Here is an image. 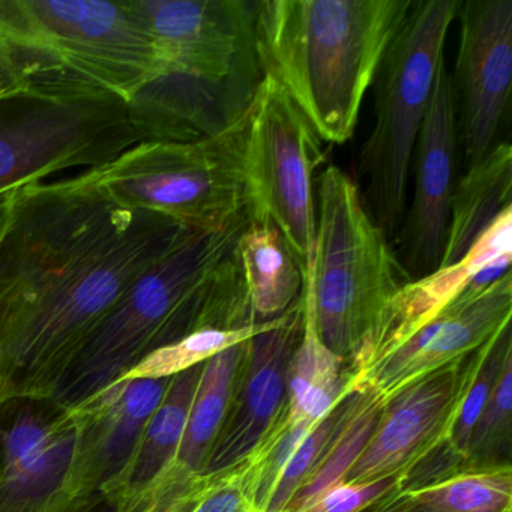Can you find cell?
<instances>
[{
	"instance_id": "cell-1",
	"label": "cell",
	"mask_w": 512,
	"mask_h": 512,
	"mask_svg": "<svg viewBox=\"0 0 512 512\" xmlns=\"http://www.w3.org/2000/svg\"><path fill=\"white\" fill-rule=\"evenodd\" d=\"M196 230L119 202L98 169L13 190L0 238V407L53 400L128 287Z\"/></svg>"
},
{
	"instance_id": "cell-2",
	"label": "cell",
	"mask_w": 512,
	"mask_h": 512,
	"mask_svg": "<svg viewBox=\"0 0 512 512\" xmlns=\"http://www.w3.org/2000/svg\"><path fill=\"white\" fill-rule=\"evenodd\" d=\"M413 0H260L256 41L320 140L352 139L362 101Z\"/></svg>"
},
{
	"instance_id": "cell-3",
	"label": "cell",
	"mask_w": 512,
	"mask_h": 512,
	"mask_svg": "<svg viewBox=\"0 0 512 512\" xmlns=\"http://www.w3.org/2000/svg\"><path fill=\"white\" fill-rule=\"evenodd\" d=\"M166 73L134 0H0V91L104 92L130 103Z\"/></svg>"
},
{
	"instance_id": "cell-4",
	"label": "cell",
	"mask_w": 512,
	"mask_h": 512,
	"mask_svg": "<svg viewBox=\"0 0 512 512\" xmlns=\"http://www.w3.org/2000/svg\"><path fill=\"white\" fill-rule=\"evenodd\" d=\"M248 221L196 230L140 275L95 329L52 401L73 409L158 347L197 331L212 281Z\"/></svg>"
},
{
	"instance_id": "cell-5",
	"label": "cell",
	"mask_w": 512,
	"mask_h": 512,
	"mask_svg": "<svg viewBox=\"0 0 512 512\" xmlns=\"http://www.w3.org/2000/svg\"><path fill=\"white\" fill-rule=\"evenodd\" d=\"M461 0H413L377 70L374 127L359 154L362 202L388 236L403 224L419 131Z\"/></svg>"
},
{
	"instance_id": "cell-6",
	"label": "cell",
	"mask_w": 512,
	"mask_h": 512,
	"mask_svg": "<svg viewBox=\"0 0 512 512\" xmlns=\"http://www.w3.org/2000/svg\"><path fill=\"white\" fill-rule=\"evenodd\" d=\"M317 199L316 256L310 266L317 332L347 362L392 296L412 280L368 215L358 185L340 167L323 170Z\"/></svg>"
},
{
	"instance_id": "cell-7",
	"label": "cell",
	"mask_w": 512,
	"mask_h": 512,
	"mask_svg": "<svg viewBox=\"0 0 512 512\" xmlns=\"http://www.w3.org/2000/svg\"><path fill=\"white\" fill-rule=\"evenodd\" d=\"M250 109L215 136L137 143L98 169L101 184L131 208L193 229H227L247 221L253 211L247 173Z\"/></svg>"
},
{
	"instance_id": "cell-8",
	"label": "cell",
	"mask_w": 512,
	"mask_h": 512,
	"mask_svg": "<svg viewBox=\"0 0 512 512\" xmlns=\"http://www.w3.org/2000/svg\"><path fill=\"white\" fill-rule=\"evenodd\" d=\"M137 143L130 104L116 95L0 91V194L64 170L101 169Z\"/></svg>"
},
{
	"instance_id": "cell-9",
	"label": "cell",
	"mask_w": 512,
	"mask_h": 512,
	"mask_svg": "<svg viewBox=\"0 0 512 512\" xmlns=\"http://www.w3.org/2000/svg\"><path fill=\"white\" fill-rule=\"evenodd\" d=\"M322 140L274 77L263 74L250 109L247 173L253 211L281 230L304 272L314 265V173Z\"/></svg>"
},
{
	"instance_id": "cell-10",
	"label": "cell",
	"mask_w": 512,
	"mask_h": 512,
	"mask_svg": "<svg viewBox=\"0 0 512 512\" xmlns=\"http://www.w3.org/2000/svg\"><path fill=\"white\" fill-rule=\"evenodd\" d=\"M77 427L73 412L52 400L0 407V512H98L71 493Z\"/></svg>"
},
{
	"instance_id": "cell-11",
	"label": "cell",
	"mask_w": 512,
	"mask_h": 512,
	"mask_svg": "<svg viewBox=\"0 0 512 512\" xmlns=\"http://www.w3.org/2000/svg\"><path fill=\"white\" fill-rule=\"evenodd\" d=\"M484 346L406 383L383 400L373 433L341 482L365 484L401 476L448 442Z\"/></svg>"
},
{
	"instance_id": "cell-12",
	"label": "cell",
	"mask_w": 512,
	"mask_h": 512,
	"mask_svg": "<svg viewBox=\"0 0 512 512\" xmlns=\"http://www.w3.org/2000/svg\"><path fill=\"white\" fill-rule=\"evenodd\" d=\"M460 44L451 77L458 142L467 169L494 146L512 82V0L461 2Z\"/></svg>"
},
{
	"instance_id": "cell-13",
	"label": "cell",
	"mask_w": 512,
	"mask_h": 512,
	"mask_svg": "<svg viewBox=\"0 0 512 512\" xmlns=\"http://www.w3.org/2000/svg\"><path fill=\"white\" fill-rule=\"evenodd\" d=\"M302 329L301 296L277 325L247 341L226 418L200 476L220 475L244 463L289 412L287 368L301 340Z\"/></svg>"
},
{
	"instance_id": "cell-14",
	"label": "cell",
	"mask_w": 512,
	"mask_h": 512,
	"mask_svg": "<svg viewBox=\"0 0 512 512\" xmlns=\"http://www.w3.org/2000/svg\"><path fill=\"white\" fill-rule=\"evenodd\" d=\"M457 148V110L451 76L443 62L413 152L415 191L398 238V260L412 281L439 268L455 187Z\"/></svg>"
},
{
	"instance_id": "cell-15",
	"label": "cell",
	"mask_w": 512,
	"mask_h": 512,
	"mask_svg": "<svg viewBox=\"0 0 512 512\" xmlns=\"http://www.w3.org/2000/svg\"><path fill=\"white\" fill-rule=\"evenodd\" d=\"M170 380L121 379L71 409L77 427L71 493L80 505H104V491L130 463Z\"/></svg>"
},
{
	"instance_id": "cell-16",
	"label": "cell",
	"mask_w": 512,
	"mask_h": 512,
	"mask_svg": "<svg viewBox=\"0 0 512 512\" xmlns=\"http://www.w3.org/2000/svg\"><path fill=\"white\" fill-rule=\"evenodd\" d=\"M512 314L511 272L473 301L458 296L394 352L353 377L350 386L386 400L406 383L484 346Z\"/></svg>"
},
{
	"instance_id": "cell-17",
	"label": "cell",
	"mask_w": 512,
	"mask_h": 512,
	"mask_svg": "<svg viewBox=\"0 0 512 512\" xmlns=\"http://www.w3.org/2000/svg\"><path fill=\"white\" fill-rule=\"evenodd\" d=\"M506 254H512V208L491 223L463 259L410 281L392 296L346 362L349 379L364 373L436 319L482 268Z\"/></svg>"
},
{
	"instance_id": "cell-18",
	"label": "cell",
	"mask_w": 512,
	"mask_h": 512,
	"mask_svg": "<svg viewBox=\"0 0 512 512\" xmlns=\"http://www.w3.org/2000/svg\"><path fill=\"white\" fill-rule=\"evenodd\" d=\"M235 254L254 322L280 319L298 304L304 269L271 218L251 214L236 242Z\"/></svg>"
},
{
	"instance_id": "cell-19",
	"label": "cell",
	"mask_w": 512,
	"mask_h": 512,
	"mask_svg": "<svg viewBox=\"0 0 512 512\" xmlns=\"http://www.w3.org/2000/svg\"><path fill=\"white\" fill-rule=\"evenodd\" d=\"M508 208H512V149L509 143H497L455 182L439 268L463 259Z\"/></svg>"
},
{
	"instance_id": "cell-20",
	"label": "cell",
	"mask_w": 512,
	"mask_h": 512,
	"mask_svg": "<svg viewBox=\"0 0 512 512\" xmlns=\"http://www.w3.org/2000/svg\"><path fill=\"white\" fill-rule=\"evenodd\" d=\"M304 329L287 368L289 421L313 427L349 391L346 361L320 340L314 314L313 275L304 272Z\"/></svg>"
},
{
	"instance_id": "cell-21",
	"label": "cell",
	"mask_w": 512,
	"mask_h": 512,
	"mask_svg": "<svg viewBox=\"0 0 512 512\" xmlns=\"http://www.w3.org/2000/svg\"><path fill=\"white\" fill-rule=\"evenodd\" d=\"M202 371L203 364L172 377L160 406L146 424L130 463L104 491V505L142 490L176 460Z\"/></svg>"
},
{
	"instance_id": "cell-22",
	"label": "cell",
	"mask_w": 512,
	"mask_h": 512,
	"mask_svg": "<svg viewBox=\"0 0 512 512\" xmlns=\"http://www.w3.org/2000/svg\"><path fill=\"white\" fill-rule=\"evenodd\" d=\"M361 512H512V467L464 470L427 487L389 493Z\"/></svg>"
},
{
	"instance_id": "cell-23",
	"label": "cell",
	"mask_w": 512,
	"mask_h": 512,
	"mask_svg": "<svg viewBox=\"0 0 512 512\" xmlns=\"http://www.w3.org/2000/svg\"><path fill=\"white\" fill-rule=\"evenodd\" d=\"M247 341L217 353L203 364L184 439L175 460L193 475H202L220 434Z\"/></svg>"
},
{
	"instance_id": "cell-24",
	"label": "cell",
	"mask_w": 512,
	"mask_h": 512,
	"mask_svg": "<svg viewBox=\"0 0 512 512\" xmlns=\"http://www.w3.org/2000/svg\"><path fill=\"white\" fill-rule=\"evenodd\" d=\"M379 400L373 392L350 388L302 440L284 467L266 512H284L299 490L319 472L362 413Z\"/></svg>"
},
{
	"instance_id": "cell-25",
	"label": "cell",
	"mask_w": 512,
	"mask_h": 512,
	"mask_svg": "<svg viewBox=\"0 0 512 512\" xmlns=\"http://www.w3.org/2000/svg\"><path fill=\"white\" fill-rule=\"evenodd\" d=\"M280 319L248 326V328L199 329V331L191 332L181 340L158 347L154 352L146 355L121 379H172L176 374L205 364L217 353L236 346V344L244 343L260 332L268 331L272 326L277 325Z\"/></svg>"
},
{
	"instance_id": "cell-26",
	"label": "cell",
	"mask_w": 512,
	"mask_h": 512,
	"mask_svg": "<svg viewBox=\"0 0 512 512\" xmlns=\"http://www.w3.org/2000/svg\"><path fill=\"white\" fill-rule=\"evenodd\" d=\"M512 356L503 365L502 373L482 409L469 446L467 470L512 467Z\"/></svg>"
},
{
	"instance_id": "cell-27",
	"label": "cell",
	"mask_w": 512,
	"mask_h": 512,
	"mask_svg": "<svg viewBox=\"0 0 512 512\" xmlns=\"http://www.w3.org/2000/svg\"><path fill=\"white\" fill-rule=\"evenodd\" d=\"M512 356L511 320L506 322L490 340L485 343L481 364L475 379L470 383L457 418L452 425L449 445L466 461L467 446L473 427L481 415L482 409L490 398L491 391L502 373L503 365Z\"/></svg>"
},
{
	"instance_id": "cell-28",
	"label": "cell",
	"mask_w": 512,
	"mask_h": 512,
	"mask_svg": "<svg viewBox=\"0 0 512 512\" xmlns=\"http://www.w3.org/2000/svg\"><path fill=\"white\" fill-rule=\"evenodd\" d=\"M200 481L202 476L173 461L151 484L109 503L103 512H187Z\"/></svg>"
},
{
	"instance_id": "cell-29",
	"label": "cell",
	"mask_w": 512,
	"mask_h": 512,
	"mask_svg": "<svg viewBox=\"0 0 512 512\" xmlns=\"http://www.w3.org/2000/svg\"><path fill=\"white\" fill-rule=\"evenodd\" d=\"M398 490L400 476L377 479L365 484L337 482L295 512H361L382 497Z\"/></svg>"
},
{
	"instance_id": "cell-30",
	"label": "cell",
	"mask_w": 512,
	"mask_h": 512,
	"mask_svg": "<svg viewBox=\"0 0 512 512\" xmlns=\"http://www.w3.org/2000/svg\"><path fill=\"white\" fill-rule=\"evenodd\" d=\"M187 512H257L242 484L238 467L214 476H202Z\"/></svg>"
},
{
	"instance_id": "cell-31",
	"label": "cell",
	"mask_w": 512,
	"mask_h": 512,
	"mask_svg": "<svg viewBox=\"0 0 512 512\" xmlns=\"http://www.w3.org/2000/svg\"><path fill=\"white\" fill-rule=\"evenodd\" d=\"M11 193L0 194V238L4 232L5 223H7L8 212H10Z\"/></svg>"
}]
</instances>
